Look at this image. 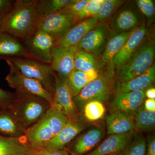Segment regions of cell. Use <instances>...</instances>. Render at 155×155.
<instances>
[{
    "label": "cell",
    "mask_w": 155,
    "mask_h": 155,
    "mask_svg": "<svg viewBox=\"0 0 155 155\" xmlns=\"http://www.w3.org/2000/svg\"><path fill=\"white\" fill-rule=\"evenodd\" d=\"M147 140V148L145 155H155V137L154 134H150Z\"/></svg>",
    "instance_id": "cell-39"
},
{
    "label": "cell",
    "mask_w": 155,
    "mask_h": 155,
    "mask_svg": "<svg viewBox=\"0 0 155 155\" xmlns=\"http://www.w3.org/2000/svg\"><path fill=\"white\" fill-rule=\"evenodd\" d=\"M125 2L122 0H105L100 13L95 17L99 23H102L113 17Z\"/></svg>",
    "instance_id": "cell-33"
},
{
    "label": "cell",
    "mask_w": 155,
    "mask_h": 155,
    "mask_svg": "<svg viewBox=\"0 0 155 155\" xmlns=\"http://www.w3.org/2000/svg\"><path fill=\"white\" fill-rule=\"evenodd\" d=\"M145 91L143 90L126 93H116L110 105L112 113H122L134 118L137 113L143 107L146 99Z\"/></svg>",
    "instance_id": "cell-14"
},
{
    "label": "cell",
    "mask_w": 155,
    "mask_h": 155,
    "mask_svg": "<svg viewBox=\"0 0 155 155\" xmlns=\"http://www.w3.org/2000/svg\"><path fill=\"white\" fill-rule=\"evenodd\" d=\"M99 75L97 70L85 72L74 69L68 76L66 82L72 97L79 94L87 84L96 79Z\"/></svg>",
    "instance_id": "cell-24"
},
{
    "label": "cell",
    "mask_w": 155,
    "mask_h": 155,
    "mask_svg": "<svg viewBox=\"0 0 155 155\" xmlns=\"http://www.w3.org/2000/svg\"><path fill=\"white\" fill-rule=\"evenodd\" d=\"M16 97L15 92H11L0 88V109L8 108Z\"/></svg>",
    "instance_id": "cell-35"
},
{
    "label": "cell",
    "mask_w": 155,
    "mask_h": 155,
    "mask_svg": "<svg viewBox=\"0 0 155 155\" xmlns=\"http://www.w3.org/2000/svg\"><path fill=\"white\" fill-rule=\"evenodd\" d=\"M136 133L133 131L110 135L97 147L86 155H109L120 152L132 141Z\"/></svg>",
    "instance_id": "cell-18"
},
{
    "label": "cell",
    "mask_w": 155,
    "mask_h": 155,
    "mask_svg": "<svg viewBox=\"0 0 155 155\" xmlns=\"http://www.w3.org/2000/svg\"><path fill=\"white\" fill-rule=\"evenodd\" d=\"M114 76L113 70L100 74L96 79L90 82L79 94L73 98L79 113L88 102L98 101L104 104L109 100L113 92Z\"/></svg>",
    "instance_id": "cell-6"
},
{
    "label": "cell",
    "mask_w": 155,
    "mask_h": 155,
    "mask_svg": "<svg viewBox=\"0 0 155 155\" xmlns=\"http://www.w3.org/2000/svg\"><path fill=\"white\" fill-rule=\"evenodd\" d=\"M51 106L67 116L70 121H79L80 113L74 103L67 82L61 80L56 75L55 92Z\"/></svg>",
    "instance_id": "cell-13"
},
{
    "label": "cell",
    "mask_w": 155,
    "mask_h": 155,
    "mask_svg": "<svg viewBox=\"0 0 155 155\" xmlns=\"http://www.w3.org/2000/svg\"><path fill=\"white\" fill-rule=\"evenodd\" d=\"M27 58L22 41L5 32L0 31V60L14 58Z\"/></svg>",
    "instance_id": "cell-20"
},
{
    "label": "cell",
    "mask_w": 155,
    "mask_h": 155,
    "mask_svg": "<svg viewBox=\"0 0 155 155\" xmlns=\"http://www.w3.org/2000/svg\"><path fill=\"white\" fill-rule=\"evenodd\" d=\"M66 122L65 116L51 107L41 119L26 129L25 135L33 148H41L60 132Z\"/></svg>",
    "instance_id": "cell-3"
},
{
    "label": "cell",
    "mask_w": 155,
    "mask_h": 155,
    "mask_svg": "<svg viewBox=\"0 0 155 155\" xmlns=\"http://www.w3.org/2000/svg\"><path fill=\"white\" fill-rule=\"evenodd\" d=\"M70 2V0H37V9L43 17L63 10Z\"/></svg>",
    "instance_id": "cell-30"
},
{
    "label": "cell",
    "mask_w": 155,
    "mask_h": 155,
    "mask_svg": "<svg viewBox=\"0 0 155 155\" xmlns=\"http://www.w3.org/2000/svg\"><path fill=\"white\" fill-rule=\"evenodd\" d=\"M104 135L102 127H92L78 135L65 149L71 155H86L98 144Z\"/></svg>",
    "instance_id": "cell-15"
},
{
    "label": "cell",
    "mask_w": 155,
    "mask_h": 155,
    "mask_svg": "<svg viewBox=\"0 0 155 155\" xmlns=\"http://www.w3.org/2000/svg\"><path fill=\"white\" fill-rule=\"evenodd\" d=\"M15 94L16 98L7 108L25 130L41 119L51 106L38 96L17 92Z\"/></svg>",
    "instance_id": "cell-2"
},
{
    "label": "cell",
    "mask_w": 155,
    "mask_h": 155,
    "mask_svg": "<svg viewBox=\"0 0 155 155\" xmlns=\"http://www.w3.org/2000/svg\"><path fill=\"white\" fill-rule=\"evenodd\" d=\"M144 24L143 16L137 6L127 4L111 17L108 25L111 31L122 32L132 31Z\"/></svg>",
    "instance_id": "cell-9"
},
{
    "label": "cell",
    "mask_w": 155,
    "mask_h": 155,
    "mask_svg": "<svg viewBox=\"0 0 155 155\" xmlns=\"http://www.w3.org/2000/svg\"><path fill=\"white\" fill-rule=\"evenodd\" d=\"M155 54L154 40L147 39L125 64L117 68L119 83L129 81L145 72L153 65Z\"/></svg>",
    "instance_id": "cell-4"
},
{
    "label": "cell",
    "mask_w": 155,
    "mask_h": 155,
    "mask_svg": "<svg viewBox=\"0 0 155 155\" xmlns=\"http://www.w3.org/2000/svg\"><path fill=\"white\" fill-rule=\"evenodd\" d=\"M7 61H11L25 76L39 82L53 97L56 74L50 64L29 58H14Z\"/></svg>",
    "instance_id": "cell-5"
},
{
    "label": "cell",
    "mask_w": 155,
    "mask_h": 155,
    "mask_svg": "<svg viewBox=\"0 0 155 155\" xmlns=\"http://www.w3.org/2000/svg\"><path fill=\"white\" fill-rule=\"evenodd\" d=\"M106 111L104 103L98 101H92L87 103L80 112L82 113L85 120L94 122L103 119Z\"/></svg>",
    "instance_id": "cell-29"
},
{
    "label": "cell",
    "mask_w": 155,
    "mask_h": 155,
    "mask_svg": "<svg viewBox=\"0 0 155 155\" xmlns=\"http://www.w3.org/2000/svg\"><path fill=\"white\" fill-rule=\"evenodd\" d=\"M131 32L132 31L122 32L111 31L110 35L102 56L103 61L105 63L113 64L114 57L125 45Z\"/></svg>",
    "instance_id": "cell-26"
},
{
    "label": "cell",
    "mask_w": 155,
    "mask_h": 155,
    "mask_svg": "<svg viewBox=\"0 0 155 155\" xmlns=\"http://www.w3.org/2000/svg\"><path fill=\"white\" fill-rule=\"evenodd\" d=\"M66 150H50L41 148H35L30 155H69Z\"/></svg>",
    "instance_id": "cell-38"
},
{
    "label": "cell",
    "mask_w": 155,
    "mask_h": 155,
    "mask_svg": "<svg viewBox=\"0 0 155 155\" xmlns=\"http://www.w3.org/2000/svg\"><path fill=\"white\" fill-rule=\"evenodd\" d=\"M9 72L5 78L8 84L17 92L24 93L38 96L52 105L53 97L37 81L25 76L9 61H6Z\"/></svg>",
    "instance_id": "cell-7"
},
{
    "label": "cell",
    "mask_w": 155,
    "mask_h": 155,
    "mask_svg": "<svg viewBox=\"0 0 155 155\" xmlns=\"http://www.w3.org/2000/svg\"><path fill=\"white\" fill-rule=\"evenodd\" d=\"M37 0H16L14 6L0 23V31L21 41L30 37L38 30L41 17L37 9Z\"/></svg>",
    "instance_id": "cell-1"
},
{
    "label": "cell",
    "mask_w": 155,
    "mask_h": 155,
    "mask_svg": "<svg viewBox=\"0 0 155 155\" xmlns=\"http://www.w3.org/2000/svg\"><path fill=\"white\" fill-rule=\"evenodd\" d=\"M15 1L0 0V23L4 20L11 11L14 6Z\"/></svg>",
    "instance_id": "cell-37"
},
{
    "label": "cell",
    "mask_w": 155,
    "mask_h": 155,
    "mask_svg": "<svg viewBox=\"0 0 155 155\" xmlns=\"http://www.w3.org/2000/svg\"><path fill=\"white\" fill-rule=\"evenodd\" d=\"M105 1L89 0L83 9L74 14L76 24L84 19L97 15L101 10Z\"/></svg>",
    "instance_id": "cell-32"
},
{
    "label": "cell",
    "mask_w": 155,
    "mask_h": 155,
    "mask_svg": "<svg viewBox=\"0 0 155 155\" xmlns=\"http://www.w3.org/2000/svg\"><path fill=\"white\" fill-rule=\"evenodd\" d=\"M134 131L136 133L150 132L155 127V112H151L142 107L134 117Z\"/></svg>",
    "instance_id": "cell-27"
},
{
    "label": "cell",
    "mask_w": 155,
    "mask_h": 155,
    "mask_svg": "<svg viewBox=\"0 0 155 155\" xmlns=\"http://www.w3.org/2000/svg\"><path fill=\"white\" fill-rule=\"evenodd\" d=\"M77 46L55 45L53 48L51 67L61 80L66 81L75 69L74 58Z\"/></svg>",
    "instance_id": "cell-12"
},
{
    "label": "cell",
    "mask_w": 155,
    "mask_h": 155,
    "mask_svg": "<svg viewBox=\"0 0 155 155\" xmlns=\"http://www.w3.org/2000/svg\"><path fill=\"white\" fill-rule=\"evenodd\" d=\"M89 1V0H70L64 10L75 14L83 9Z\"/></svg>",
    "instance_id": "cell-36"
},
{
    "label": "cell",
    "mask_w": 155,
    "mask_h": 155,
    "mask_svg": "<svg viewBox=\"0 0 155 155\" xmlns=\"http://www.w3.org/2000/svg\"><path fill=\"white\" fill-rule=\"evenodd\" d=\"M114 153L111 154L109 155H118V153Z\"/></svg>",
    "instance_id": "cell-42"
},
{
    "label": "cell",
    "mask_w": 155,
    "mask_h": 155,
    "mask_svg": "<svg viewBox=\"0 0 155 155\" xmlns=\"http://www.w3.org/2000/svg\"><path fill=\"white\" fill-rule=\"evenodd\" d=\"M85 126L80 119L76 122L69 120L60 132L43 148L50 150L65 149L71 141L83 131Z\"/></svg>",
    "instance_id": "cell-17"
},
{
    "label": "cell",
    "mask_w": 155,
    "mask_h": 155,
    "mask_svg": "<svg viewBox=\"0 0 155 155\" xmlns=\"http://www.w3.org/2000/svg\"><path fill=\"white\" fill-rule=\"evenodd\" d=\"M107 133L122 134L134 131V118L118 112L112 113L106 118Z\"/></svg>",
    "instance_id": "cell-23"
},
{
    "label": "cell",
    "mask_w": 155,
    "mask_h": 155,
    "mask_svg": "<svg viewBox=\"0 0 155 155\" xmlns=\"http://www.w3.org/2000/svg\"><path fill=\"white\" fill-rule=\"evenodd\" d=\"M35 149L25 135L12 137L0 134V155H30Z\"/></svg>",
    "instance_id": "cell-21"
},
{
    "label": "cell",
    "mask_w": 155,
    "mask_h": 155,
    "mask_svg": "<svg viewBox=\"0 0 155 155\" xmlns=\"http://www.w3.org/2000/svg\"><path fill=\"white\" fill-rule=\"evenodd\" d=\"M75 24L74 14L63 9L42 17L38 29L58 39Z\"/></svg>",
    "instance_id": "cell-11"
},
{
    "label": "cell",
    "mask_w": 155,
    "mask_h": 155,
    "mask_svg": "<svg viewBox=\"0 0 155 155\" xmlns=\"http://www.w3.org/2000/svg\"><path fill=\"white\" fill-rule=\"evenodd\" d=\"M136 6L146 19L147 27L153 24L155 19L154 1L152 0H138L136 2Z\"/></svg>",
    "instance_id": "cell-34"
},
{
    "label": "cell",
    "mask_w": 155,
    "mask_h": 155,
    "mask_svg": "<svg viewBox=\"0 0 155 155\" xmlns=\"http://www.w3.org/2000/svg\"><path fill=\"white\" fill-rule=\"evenodd\" d=\"M148 34V28L145 24L132 31L125 45L113 59V65L118 68L125 64L146 40Z\"/></svg>",
    "instance_id": "cell-16"
},
{
    "label": "cell",
    "mask_w": 155,
    "mask_h": 155,
    "mask_svg": "<svg viewBox=\"0 0 155 155\" xmlns=\"http://www.w3.org/2000/svg\"><path fill=\"white\" fill-rule=\"evenodd\" d=\"M146 138L141 133H136L132 141L118 155H145Z\"/></svg>",
    "instance_id": "cell-31"
},
{
    "label": "cell",
    "mask_w": 155,
    "mask_h": 155,
    "mask_svg": "<svg viewBox=\"0 0 155 155\" xmlns=\"http://www.w3.org/2000/svg\"><path fill=\"white\" fill-rule=\"evenodd\" d=\"M111 31L107 23H99L89 31L76 46L95 56L99 55L104 51Z\"/></svg>",
    "instance_id": "cell-10"
},
{
    "label": "cell",
    "mask_w": 155,
    "mask_h": 155,
    "mask_svg": "<svg viewBox=\"0 0 155 155\" xmlns=\"http://www.w3.org/2000/svg\"><path fill=\"white\" fill-rule=\"evenodd\" d=\"M99 23L95 16L78 22L64 35L58 39L56 45L76 46L89 31Z\"/></svg>",
    "instance_id": "cell-19"
},
{
    "label": "cell",
    "mask_w": 155,
    "mask_h": 155,
    "mask_svg": "<svg viewBox=\"0 0 155 155\" xmlns=\"http://www.w3.org/2000/svg\"><path fill=\"white\" fill-rule=\"evenodd\" d=\"M146 97L150 99L155 100V88L153 87H150L147 88L145 92Z\"/></svg>",
    "instance_id": "cell-41"
},
{
    "label": "cell",
    "mask_w": 155,
    "mask_h": 155,
    "mask_svg": "<svg viewBox=\"0 0 155 155\" xmlns=\"http://www.w3.org/2000/svg\"><path fill=\"white\" fill-rule=\"evenodd\" d=\"M26 130L8 108L0 109V134L12 137L25 135Z\"/></svg>",
    "instance_id": "cell-25"
},
{
    "label": "cell",
    "mask_w": 155,
    "mask_h": 155,
    "mask_svg": "<svg viewBox=\"0 0 155 155\" xmlns=\"http://www.w3.org/2000/svg\"><path fill=\"white\" fill-rule=\"evenodd\" d=\"M74 66L75 69L82 72L98 71L99 64L95 56L78 48L74 58Z\"/></svg>",
    "instance_id": "cell-28"
},
{
    "label": "cell",
    "mask_w": 155,
    "mask_h": 155,
    "mask_svg": "<svg viewBox=\"0 0 155 155\" xmlns=\"http://www.w3.org/2000/svg\"><path fill=\"white\" fill-rule=\"evenodd\" d=\"M155 80V66L153 64L141 75L124 83H118L116 93H126L130 91L146 90L151 87Z\"/></svg>",
    "instance_id": "cell-22"
},
{
    "label": "cell",
    "mask_w": 155,
    "mask_h": 155,
    "mask_svg": "<svg viewBox=\"0 0 155 155\" xmlns=\"http://www.w3.org/2000/svg\"><path fill=\"white\" fill-rule=\"evenodd\" d=\"M58 39L38 29L33 35L22 41L27 58L50 64L53 48Z\"/></svg>",
    "instance_id": "cell-8"
},
{
    "label": "cell",
    "mask_w": 155,
    "mask_h": 155,
    "mask_svg": "<svg viewBox=\"0 0 155 155\" xmlns=\"http://www.w3.org/2000/svg\"><path fill=\"white\" fill-rule=\"evenodd\" d=\"M143 107L146 110L155 112V100L145 99L143 104Z\"/></svg>",
    "instance_id": "cell-40"
}]
</instances>
